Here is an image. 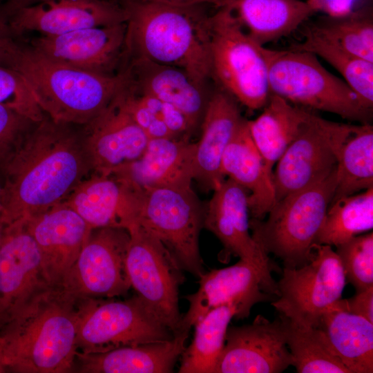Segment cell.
Here are the masks:
<instances>
[{"mask_svg":"<svg viewBox=\"0 0 373 373\" xmlns=\"http://www.w3.org/2000/svg\"><path fill=\"white\" fill-rule=\"evenodd\" d=\"M0 171L5 224L61 203L92 173L82 126L57 122L44 114Z\"/></svg>","mask_w":373,"mask_h":373,"instance_id":"6da1fadb","label":"cell"},{"mask_svg":"<svg viewBox=\"0 0 373 373\" xmlns=\"http://www.w3.org/2000/svg\"><path fill=\"white\" fill-rule=\"evenodd\" d=\"M121 1L127 14L124 61L143 59L178 68L203 89L211 75L210 16L203 5Z\"/></svg>","mask_w":373,"mask_h":373,"instance_id":"7a4b0ae2","label":"cell"},{"mask_svg":"<svg viewBox=\"0 0 373 373\" xmlns=\"http://www.w3.org/2000/svg\"><path fill=\"white\" fill-rule=\"evenodd\" d=\"M0 64L23 77L45 115L57 122L79 126L102 112L129 80L126 68L113 75L82 70L56 62L11 37Z\"/></svg>","mask_w":373,"mask_h":373,"instance_id":"3957f363","label":"cell"},{"mask_svg":"<svg viewBox=\"0 0 373 373\" xmlns=\"http://www.w3.org/2000/svg\"><path fill=\"white\" fill-rule=\"evenodd\" d=\"M77 303L60 287H50L0 328V350L7 372L66 373L77 353Z\"/></svg>","mask_w":373,"mask_h":373,"instance_id":"277c9868","label":"cell"},{"mask_svg":"<svg viewBox=\"0 0 373 373\" xmlns=\"http://www.w3.org/2000/svg\"><path fill=\"white\" fill-rule=\"evenodd\" d=\"M270 94L307 108L369 123L372 109L343 79L329 72L310 52L263 46Z\"/></svg>","mask_w":373,"mask_h":373,"instance_id":"5b68a950","label":"cell"},{"mask_svg":"<svg viewBox=\"0 0 373 373\" xmlns=\"http://www.w3.org/2000/svg\"><path fill=\"white\" fill-rule=\"evenodd\" d=\"M336 169L320 181L276 202L265 221L251 218L249 227L256 242L273 254L284 267L297 268L312 258V245L334 196Z\"/></svg>","mask_w":373,"mask_h":373,"instance_id":"8992f818","label":"cell"},{"mask_svg":"<svg viewBox=\"0 0 373 373\" xmlns=\"http://www.w3.org/2000/svg\"><path fill=\"white\" fill-rule=\"evenodd\" d=\"M211 75L248 109L263 108L270 95L263 46L244 29L231 3L210 16Z\"/></svg>","mask_w":373,"mask_h":373,"instance_id":"52a82bcc","label":"cell"},{"mask_svg":"<svg viewBox=\"0 0 373 373\" xmlns=\"http://www.w3.org/2000/svg\"><path fill=\"white\" fill-rule=\"evenodd\" d=\"M204 211L191 184L145 187L137 224L162 242L183 271L199 278L204 273L199 249Z\"/></svg>","mask_w":373,"mask_h":373,"instance_id":"ba28073f","label":"cell"},{"mask_svg":"<svg viewBox=\"0 0 373 373\" xmlns=\"http://www.w3.org/2000/svg\"><path fill=\"white\" fill-rule=\"evenodd\" d=\"M77 314L76 343L82 353L104 352L175 336L136 294L123 300H77Z\"/></svg>","mask_w":373,"mask_h":373,"instance_id":"9c48e42d","label":"cell"},{"mask_svg":"<svg viewBox=\"0 0 373 373\" xmlns=\"http://www.w3.org/2000/svg\"><path fill=\"white\" fill-rule=\"evenodd\" d=\"M126 268L135 294L174 334H180L182 315L178 307L182 269L166 247L146 229L135 224L128 229Z\"/></svg>","mask_w":373,"mask_h":373,"instance_id":"30bf717a","label":"cell"},{"mask_svg":"<svg viewBox=\"0 0 373 373\" xmlns=\"http://www.w3.org/2000/svg\"><path fill=\"white\" fill-rule=\"evenodd\" d=\"M312 250L307 264L283 268L277 282L279 296L271 303L280 314L306 327L319 326L324 312L341 298L346 283L332 246L314 243Z\"/></svg>","mask_w":373,"mask_h":373,"instance_id":"8fae6325","label":"cell"},{"mask_svg":"<svg viewBox=\"0 0 373 373\" xmlns=\"http://www.w3.org/2000/svg\"><path fill=\"white\" fill-rule=\"evenodd\" d=\"M354 126L332 122L312 113L276 162L273 171L276 202L335 170L341 146Z\"/></svg>","mask_w":373,"mask_h":373,"instance_id":"7c38bea8","label":"cell"},{"mask_svg":"<svg viewBox=\"0 0 373 373\" xmlns=\"http://www.w3.org/2000/svg\"><path fill=\"white\" fill-rule=\"evenodd\" d=\"M129 240L125 228L92 229L59 287L75 300L126 294L131 288L126 268Z\"/></svg>","mask_w":373,"mask_h":373,"instance_id":"4fadbf2b","label":"cell"},{"mask_svg":"<svg viewBox=\"0 0 373 373\" xmlns=\"http://www.w3.org/2000/svg\"><path fill=\"white\" fill-rule=\"evenodd\" d=\"M273 267H264L242 259L230 266L204 271L199 288L185 296L189 309L182 315L180 332L191 328L211 309L227 303L234 304L237 319L247 317L253 305L275 300L279 296L277 282L271 276Z\"/></svg>","mask_w":373,"mask_h":373,"instance_id":"5bb4252c","label":"cell"},{"mask_svg":"<svg viewBox=\"0 0 373 373\" xmlns=\"http://www.w3.org/2000/svg\"><path fill=\"white\" fill-rule=\"evenodd\" d=\"M50 287L25 220L6 224L0 244V328Z\"/></svg>","mask_w":373,"mask_h":373,"instance_id":"9a60e30c","label":"cell"},{"mask_svg":"<svg viewBox=\"0 0 373 373\" xmlns=\"http://www.w3.org/2000/svg\"><path fill=\"white\" fill-rule=\"evenodd\" d=\"M292 365L280 316L262 315L251 324L228 327L213 373H280Z\"/></svg>","mask_w":373,"mask_h":373,"instance_id":"2e32d148","label":"cell"},{"mask_svg":"<svg viewBox=\"0 0 373 373\" xmlns=\"http://www.w3.org/2000/svg\"><path fill=\"white\" fill-rule=\"evenodd\" d=\"M126 22L79 29L59 35H40L30 44L49 59L73 68L113 75L124 61Z\"/></svg>","mask_w":373,"mask_h":373,"instance_id":"e0dca14e","label":"cell"},{"mask_svg":"<svg viewBox=\"0 0 373 373\" xmlns=\"http://www.w3.org/2000/svg\"><path fill=\"white\" fill-rule=\"evenodd\" d=\"M9 29L17 35L37 32L59 35L126 21L121 0H40L10 15Z\"/></svg>","mask_w":373,"mask_h":373,"instance_id":"ac0fdd59","label":"cell"},{"mask_svg":"<svg viewBox=\"0 0 373 373\" xmlns=\"http://www.w3.org/2000/svg\"><path fill=\"white\" fill-rule=\"evenodd\" d=\"M122 90L102 112L82 126L92 173L113 174L137 160L148 144L149 138L124 107Z\"/></svg>","mask_w":373,"mask_h":373,"instance_id":"d6986e66","label":"cell"},{"mask_svg":"<svg viewBox=\"0 0 373 373\" xmlns=\"http://www.w3.org/2000/svg\"><path fill=\"white\" fill-rule=\"evenodd\" d=\"M23 219L39 250L46 280L60 287L92 228L63 202Z\"/></svg>","mask_w":373,"mask_h":373,"instance_id":"ffe728a7","label":"cell"},{"mask_svg":"<svg viewBox=\"0 0 373 373\" xmlns=\"http://www.w3.org/2000/svg\"><path fill=\"white\" fill-rule=\"evenodd\" d=\"M205 206L204 227L213 233L224 247L222 260L230 256L264 267H274L254 240L249 227V192L230 178L213 191Z\"/></svg>","mask_w":373,"mask_h":373,"instance_id":"44dd1931","label":"cell"},{"mask_svg":"<svg viewBox=\"0 0 373 373\" xmlns=\"http://www.w3.org/2000/svg\"><path fill=\"white\" fill-rule=\"evenodd\" d=\"M141 189L114 174L91 173L62 202L75 211L92 229L137 224Z\"/></svg>","mask_w":373,"mask_h":373,"instance_id":"7402d4cb","label":"cell"},{"mask_svg":"<svg viewBox=\"0 0 373 373\" xmlns=\"http://www.w3.org/2000/svg\"><path fill=\"white\" fill-rule=\"evenodd\" d=\"M244 119L238 101L224 89L209 98L193 160V180L204 189L213 191L224 180L222 156Z\"/></svg>","mask_w":373,"mask_h":373,"instance_id":"603a6c76","label":"cell"},{"mask_svg":"<svg viewBox=\"0 0 373 373\" xmlns=\"http://www.w3.org/2000/svg\"><path fill=\"white\" fill-rule=\"evenodd\" d=\"M189 138L149 140L137 160L113 174L137 189L191 184L195 143Z\"/></svg>","mask_w":373,"mask_h":373,"instance_id":"cb8c5ba5","label":"cell"},{"mask_svg":"<svg viewBox=\"0 0 373 373\" xmlns=\"http://www.w3.org/2000/svg\"><path fill=\"white\" fill-rule=\"evenodd\" d=\"M128 84L136 93L155 97L178 108L191 131L202 122L207 101L203 89L181 69L143 59L128 60Z\"/></svg>","mask_w":373,"mask_h":373,"instance_id":"d4e9b609","label":"cell"},{"mask_svg":"<svg viewBox=\"0 0 373 373\" xmlns=\"http://www.w3.org/2000/svg\"><path fill=\"white\" fill-rule=\"evenodd\" d=\"M189 333L171 340L124 346L104 352H77L73 370L82 373H169L185 349Z\"/></svg>","mask_w":373,"mask_h":373,"instance_id":"484cf974","label":"cell"},{"mask_svg":"<svg viewBox=\"0 0 373 373\" xmlns=\"http://www.w3.org/2000/svg\"><path fill=\"white\" fill-rule=\"evenodd\" d=\"M244 119L228 144L222 159L221 171L249 192L251 218L263 220L276 204L273 174L255 146Z\"/></svg>","mask_w":373,"mask_h":373,"instance_id":"4316f807","label":"cell"},{"mask_svg":"<svg viewBox=\"0 0 373 373\" xmlns=\"http://www.w3.org/2000/svg\"><path fill=\"white\" fill-rule=\"evenodd\" d=\"M263 111L247 120L251 137L268 171L295 140L309 117V109L293 104L278 95L270 94Z\"/></svg>","mask_w":373,"mask_h":373,"instance_id":"83f0119b","label":"cell"},{"mask_svg":"<svg viewBox=\"0 0 373 373\" xmlns=\"http://www.w3.org/2000/svg\"><path fill=\"white\" fill-rule=\"evenodd\" d=\"M244 29L264 46L294 32L316 12L302 0H233Z\"/></svg>","mask_w":373,"mask_h":373,"instance_id":"f1b7e54d","label":"cell"},{"mask_svg":"<svg viewBox=\"0 0 373 373\" xmlns=\"http://www.w3.org/2000/svg\"><path fill=\"white\" fill-rule=\"evenodd\" d=\"M319 326L350 373L373 372V323L347 312L329 307Z\"/></svg>","mask_w":373,"mask_h":373,"instance_id":"f546056e","label":"cell"},{"mask_svg":"<svg viewBox=\"0 0 373 373\" xmlns=\"http://www.w3.org/2000/svg\"><path fill=\"white\" fill-rule=\"evenodd\" d=\"M238 314L236 306L227 303L211 309L202 317L194 325L193 341L180 356L178 372L213 373L229 324Z\"/></svg>","mask_w":373,"mask_h":373,"instance_id":"4dcf8cb0","label":"cell"},{"mask_svg":"<svg viewBox=\"0 0 373 373\" xmlns=\"http://www.w3.org/2000/svg\"><path fill=\"white\" fill-rule=\"evenodd\" d=\"M332 202L373 187V127L355 125L341 146ZM330 203V204H331Z\"/></svg>","mask_w":373,"mask_h":373,"instance_id":"1f68e13d","label":"cell"},{"mask_svg":"<svg viewBox=\"0 0 373 373\" xmlns=\"http://www.w3.org/2000/svg\"><path fill=\"white\" fill-rule=\"evenodd\" d=\"M292 365L298 373H350L320 327H306L280 315Z\"/></svg>","mask_w":373,"mask_h":373,"instance_id":"d6a6232c","label":"cell"},{"mask_svg":"<svg viewBox=\"0 0 373 373\" xmlns=\"http://www.w3.org/2000/svg\"><path fill=\"white\" fill-rule=\"evenodd\" d=\"M372 228L373 187L332 202L314 243L336 247Z\"/></svg>","mask_w":373,"mask_h":373,"instance_id":"836d02e7","label":"cell"},{"mask_svg":"<svg viewBox=\"0 0 373 373\" xmlns=\"http://www.w3.org/2000/svg\"><path fill=\"white\" fill-rule=\"evenodd\" d=\"M306 32L373 62V18L370 7L363 6L343 16L322 17Z\"/></svg>","mask_w":373,"mask_h":373,"instance_id":"e575fe53","label":"cell"},{"mask_svg":"<svg viewBox=\"0 0 373 373\" xmlns=\"http://www.w3.org/2000/svg\"><path fill=\"white\" fill-rule=\"evenodd\" d=\"M290 48L320 57L343 77V80L370 109L373 106V62L354 56L305 31L303 42Z\"/></svg>","mask_w":373,"mask_h":373,"instance_id":"d590c367","label":"cell"},{"mask_svg":"<svg viewBox=\"0 0 373 373\" xmlns=\"http://www.w3.org/2000/svg\"><path fill=\"white\" fill-rule=\"evenodd\" d=\"M346 280L356 292L373 286V233L356 236L336 246Z\"/></svg>","mask_w":373,"mask_h":373,"instance_id":"8d00e7d4","label":"cell"},{"mask_svg":"<svg viewBox=\"0 0 373 373\" xmlns=\"http://www.w3.org/2000/svg\"><path fill=\"white\" fill-rule=\"evenodd\" d=\"M0 104L15 110L34 122L40 121L44 116L23 77L15 70L1 65Z\"/></svg>","mask_w":373,"mask_h":373,"instance_id":"74e56055","label":"cell"},{"mask_svg":"<svg viewBox=\"0 0 373 373\" xmlns=\"http://www.w3.org/2000/svg\"><path fill=\"white\" fill-rule=\"evenodd\" d=\"M35 122L0 104V168Z\"/></svg>","mask_w":373,"mask_h":373,"instance_id":"f35d334b","label":"cell"},{"mask_svg":"<svg viewBox=\"0 0 373 373\" xmlns=\"http://www.w3.org/2000/svg\"><path fill=\"white\" fill-rule=\"evenodd\" d=\"M121 95L124 107L149 140L175 137L164 123L140 100L128 82Z\"/></svg>","mask_w":373,"mask_h":373,"instance_id":"ab89813d","label":"cell"},{"mask_svg":"<svg viewBox=\"0 0 373 373\" xmlns=\"http://www.w3.org/2000/svg\"><path fill=\"white\" fill-rule=\"evenodd\" d=\"M135 93L140 100L164 123L175 137H189L192 131L187 119L178 108L155 97Z\"/></svg>","mask_w":373,"mask_h":373,"instance_id":"60d3db41","label":"cell"},{"mask_svg":"<svg viewBox=\"0 0 373 373\" xmlns=\"http://www.w3.org/2000/svg\"><path fill=\"white\" fill-rule=\"evenodd\" d=\"M330 307L362 316L373 323V286L350 298H340Z\"/></svg>","mask_w":373,"mask_h":373,"instance_id":"b9f144b4","label":"cell"},{"mask_svg":"<svg viewBox=\"0 0 373 373\" xmlns=\"http://www.w3.org/2000/svg\"><path fill=\"white\" fill-rule=\"evenodd\" d=\"M316 13L321 12L329 17H340L350 14L365 5V0H306Z\"/></svg>","mask_w":373,"mask_h":373,"instance_id":"7bdbcfd3","label":"cell"},{"mask_svg":"<svg viewBox=\"0 0 373 373\" xmlns=\"http://www.w3.org/2000/svg\"><path fill=\"white\" fill-rule=\"evenodd\" d=\"M159 3L177 6H189L195 5L211 4L217 8H221L231 3L233 0H134Z\"/></svg>","mask_w":373,"mask_h":373,"instance_id":"ee69618b","label":"cell"},{"mask_svg":"<svg viewBox=\"0 0 373 373\" xmlns=\"http://www.w3.org/2000/svg\"><path fill=\"white\" fill-rule=\"evenodd\" d=\"M40 0H11L6 8L10 14L24 6L35 3ZM120 1V0H115Z\"/></svg>","mask_w":373,"mask_h":373,"instance_id":"f6af8a7d","label":"cell"},{"mask_svg":"<svg viewBox=\"0 0 373 373\" xmlns=\"http://www.w3.org/2000/svg\"><path fill=\"white\" fill-rule=\"evenodd\" d=\"M10 37V31L8 26L0 21V55L5 47L7 40Z\"/></svg>","mask_w":373,"mask_h":373,"instance_id":"bcb514c9","label":"cell"},{"mask_svg":"<svg viewBox=\"0 0 373 373\" xmlns=\"http://www.w3.org/2000/svg\"><path fill=\"white\" fill-rule=\"evenodd\" d=\"M7 372L6 367L3 363L1 352L0 350V373Z\"/></svg>","mask_w":373,"mask_h":373,"instance_id":"7dc6e473","label":"cell"},{"mask_svg":"<svg viewBox=\"0 0 373 373\" xmlns=\"http://www.w3.org/2000/svg\"><path fill=\"white\" fill-rule=\"evenodd\" d=\"M1 206H0V244H1V241L3 228H4V226H5V224L3 222V220L1 219Z\"/></svg>","mask_w":373,"mask_h":373,"instance_id":"c3c4849f","label":"cell"},{"mask_svg":"<svg viewBox=\"0 0 373 373\" xmlns=\"http://www.w3.org/2000/svg\"><path fill=\"white\" fill-rule=\"evenodd\" d=\"M1 195H2V182H1V179L0 178V203H1ZM0 206H1V204H0Z\"/></svg>","mask_w":373,"mask_h":373,"instance_id":"681fc988","label":"cell"}]
</instances>
